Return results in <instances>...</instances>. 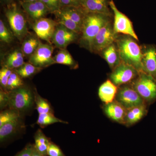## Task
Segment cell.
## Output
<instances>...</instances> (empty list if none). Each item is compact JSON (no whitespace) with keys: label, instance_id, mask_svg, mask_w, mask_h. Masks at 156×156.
I'll return each mask as SVG.
<instances>
[{"label":"cell","instance_id":"cell-19","mask_svg":"<svg viewBox=\"0 0 156 156\" xmlns=\"http://www.w3.org/2000/svg\"><path fill=\"white\" fill-rule=\"evenodd\" d=\"M147 111L145 104L127 110L124 123L132 125L137 122L145 115Z\"/></svg>","mask_w":156,"mask_h":156},{"label":"cell","instance_id":"cell-16","mask_svg":"<svg viewBox=\"0 0 156 156\" xmlns=\"http://www.w3.org/2000/svg\"><path fill=\"white\" fill-rule=\"evenodd\" d=\"M104 110L107 116L115 122L121 123L125 122L127 109L116 101L107 104Z\"/></svg>","mask_w":156,"mask_h":156},{"label":"cell","instance_id":"cell-40","mask_svg":"<svg viewBox=\"0 0 156 156\" xmlns=\"http://www.w3.org/2000/svg\"><path fill=\"white\" fill-rule=\"evenodd\" d=\"M5 2H12L13 0H3Z\"/></svg>","mask_w":156,"mask_h":156},{"label":"cell","instance_id":"cell-29","mask_svg":"<svg viewBox=\"0 0 156 156\" xmlns=\"http://www.w3.org/2000/svg\"><path fill=\"white\" fill-rule=\"evenodd\" d=\"M20 117V114L19 112L15 110L9 108L4 111L0 114V127Z\"/></svg>","mask_w":156,"mask_h":156},{"label":"cell","instance_id":"cell-39","mask_svg":"<svg viewBox=\"0 0 156 156\" xmlns=\"http://www.w3.org/2000/svg\"><path fill=\"white\" fill-rule=\"evenodd\" d=\"M31 156H44L42 155L35 148L34 145L33 150Z\"/></svg>","mask_w":156,"mask_h":156},{"label":"cell","instance_id":"cell-7","mask_svg":"<svg viewBox=\"0 0 156 156\" xmlns=\"http://www.w3.org/2000/svg\"><path fill=\"white\" fill-rule=\"evenodd\" d=\"M121 86L118 89L115 100L126 109L145 104L144 101L132 86L126 84Z\"/></svg>","mask_w":156,"mask_h":156},{"label":"cell","instance_id":"cell-2","mask_svg":"<svg viewBox=\"0 0 156 156\" xmlns=\"http://www.w3.org/2000/svg\"><path fill=\"white\" fill-rule=\"evenodd\" d=\"M110 16L97 13H87L82 27L81 41L91 51L92 43L99 31L110 22Z\"/></svg>","mask_w":156,"mask_h":156},{"label":"cell","instance_id":"cell-13","mask_svg":"<svg viewBox=\"0 0 156 156\" xmlns=\"http://www.w3.org/2000/svg\"><path fill=\"white\" fill-rule=\"evenodd\" d=\"M23 9L34 20L45 17L49 13V9L41 0L35 2H28L20 1Z\"/></svg>","mask_w":156,"mask_h":156},{"label":"cell","instance_id":"cell-32","mask_svg":"<svg viewBox=\"0 0 156 156\" xmlns=\"http://www.w3.org/2000/svg\"><path fill=\"white\" fill-rule=\"evenodd\" d=\"M13 35L5 25L2 20H0V39L7 44H9L13 40Z\"/></svg>","mask_w":156,"mask_h":156},{"label":"cell","instance_id":"cell-15","mask_svg":"<svg viewBox=\"0 0 156 156\" xmlns=\"http://www.w3.org/2000/svg\"><path fill=\"white\" fill-rule=\"evenodd\" d=\"M82 9L87 13H97L111 16L112 12L108 0H85Z\"/></svg>","mask_w":156,"mask_h":156},{"label":"cell","instance_id":"cell-30","mask_svg":"<svg viewBox=\"0 0 156 156\" xmlns=\"http://www.w3.org/2000/svg\"><path fill=\"white\" fill-rule=\"evenodd\" d=\"M35 103L39 114L53 113V110L48 101L35 93Z\"/></svg>","mask_w":156,"mask_h":156},{"label":"cell","instance_id":"cell-23","mask_svg":"<svg viewBox=\"0 0 156 156\" xmlns=\"http://www.w3.org/2000/svg\"><path fill=\"white\" fill-rule=\"evenodd\" d=\"M57 18V22L69 29L78 34H81V28L65 13L59 10L53 13Z\"/></svg>","mask_w":156,"mask_h":156},{"label":"cell","instance_id":"cell-10","mask_svg":"<svg viewBox=\"0 0 156 156\" xmlns=\"http://www.w3.org/2000/svg\"><path fill=\"white\" fill-rule=\"evenodd\" d=\"M110 22L106 23L95 36L92 43V52H101L105 48L114 43L117 38Z\"/></svg>","mask_w":156,"mask_h":156},{"label":"cell","instance_id":"cell-3","mask_svg":"<svg viewBox=\"0 0 156 156\" xmlns=\"http://www.w3.org/2000/svg\"><path fill=\"white\" fill-rule=\"evenodd\" d=\"M9 92V108L20 113L28 111L35 103V94L25 87H21Z\"/></svg>","mask_w":156,"mask_h":156},{"label":"cell","instance_id":"cell-36","mask_svg":"<svg viewBox=\"0 0 156 156\" xmlns=\"http://www.w3.org/2000/svg\"><path fill=\"white\" fill-rule=\"evenodd\" d=\"M48 154L49 156H65L58 146L52 142L49 144Z\"/></svg>","mask_w":156,"mask_h":156},{"label":"cell","instance_id":"cell-8","mask_svg":"<svg viewBox=\"0 0 156 156\" xmlns=\"http://www.w3.org/2000/svg\"><path fill=\"white\" fill-rule=\"evenodd\" d=\"M53 47L52 45L40 43L33 54L30 56L29 62L42 69L56 63L52 57Z\"/></svg>","mask_w":156,"mask_h":156},{"label":"cell","instance_id":"cell-17","mask_svg":"<svg viewBox=\"0 0 156 156\" xmlns=\"http://www.w3.org/2000/svg\"><path fill=\"white\" fill-rule=\"evenodd\" d=\"M118 89L117 86L111 80H108L99 87L98 96L105 104L111 103L115 98Z\"/></svg>","mask_w":156,"mask_h":156},{"label":"cell","instance_id":"cell-37","mask_svg":"<svg viewBox=\"0 0 156 156\" xmlns=\"http://www.w3.org/2000/svg\"><path fill=\"white\" fill-rule=\"evenodd\" d=\"M9 92L2 88L0 91V107L3 109L9 105Z\"/></svg>","mask_w":156,"mask_h":156},{"label":"cell","instance_id":"cell-27","mask_svg":"<svg viewBox=\"0 0 156 156\" xmlns=\"http://www.w3.org/2000/svg\"><path fill=\"white\" fill-rule=\"evenodd\" d=\"M53 58L56 63L58 64L69 66H73L75 64V61L72 56L66 49L60 50Z\"/></svg>","mask_w":156,"mask_h":156},{"label":"cell","instance_id":"cell-14","mask_svg":"<svg viewBox=\"0 0 156 156\" xmlns=\"http://www.w3.org/2000/svg\"><path fill=\"white\" fill-rule=\"evenodd\" d=\"M142 71L156 79V49L150 46L142 51Z\"/></svg>","mask_w":156,"mask_h":156},{"label":"cell","instance_id":"cell-20","mask_svg":"<svg viewBox=\"0 0 156 156\" xmlns=\"http://www.w3.org/2000/svg\"><path fill=\"white\" fill-rule=\"evenodd\" d=\"M101 52L103 58L113 69L121 62L118 48L114 43L105 48Z\"/></svg>","mask_w":156,"mask_h":156},{"label":"cell","instance_id":"cell-26","mask_svg":"<svg viewBox=\"0 0 156 156\" xmlns=\"http://www.w3.org/2000/svg\"><path fill=\"white\" fill-rule=\"evenodd\" d=\"M56 123H67L66 122L59 119L54 115L53 113H47L39 114L37 124L41 128Z\"/></svg>","mask_w":156,"mask_h":156},{"label":"cell","instance_id":"cell-41","mask_svg":"<svg viewBox=\"0 0 156 156\" xmlns=\"http://www.w3.org/2000/svg\"><path fill=\"white\" fill-rule=\"evenodd\" d=\"M37 1H39V0H37Z\"/></svg>","mask_w":156,"mask_h":156},{"label":"cell","instance_id":"cell-35","mask_svg":"<svg viewBox=\"0 0 156 156\" xmlns=\"http://www.w3.org/2000/svg\"><path fill=\"white\" fill-rule=\"evenodd\" d=\"M85 0H60V9L64 7L82 8Z\"/></svg>","mask_w":156,"mask_h":156},{"label":"cell","instance_id":"cell-28","mask_svg":"<svg viewBox=\"0 0 156 156\" xmlns=\"http://www.w3.org/2000/svg\"><path fill=\"white\" fill-rule=\"evenodd\" d=\"M41 69L36 67L30 63H24L23 65L15 70V72L21 78H28L38 72Z\"/></svg>","mask_w":156,"mask_h":156},{"label":"cell","instance_id":"cell-38","mask_svg":"<svg viewBox=\"0 0 156 156\" xmlns=\"http://www.w3.org/2000/svg\"><path fill=\"white\" fill-rule=\"evenodd\" d=\"M33 148L34 145L27 144L21 151L17 154L16 156H31Z\"/></svg>","mask_w":156,"mask_h":156},{"label":"cell","instance_id":"cell-34","mask_svg":"<svg viewBox=\"0 0 156 156\" xmlns=\"http://www.w3.org/2000/svg\"><path fill=\"white\" fill-rule=\"evenodd\" d=\"M48 7L50 13H54L60 9V0H41Z\"/></svg>","mask_w":156,"mask_h":156},{"label":"cell","instance_id":"cell-22","mask_svg":"<svg viewBox=\"0 0 156 156\" xmlns=\"http://www.w3.org/2000/svg\"><path fill=\"white\" fill-rule=\"evenodd\" d=\"M23 56L22 50H15L8 56L4 66L11 69L19 68L24 64Z\"/></svg>","mask_w":156,"mask_h":156},{"label":"cell","instance_id":"cell-33","mask_svg":"<svg viewBox=\"0 0 156 156\" xmlns=\"http://www.w3.org/2000/svg\"><path fill=\"white\" fill-rule=\"evenodd\" d=\"M12 69L4 66L0 71V83L3 89L6 90L8 81L12 73Z\"/></svg>","mask_w":156,"mask_h":156},{"label":"cell","instance_id":"cell-11","mask_svg":"<svg viewBox=\"0 0 156 156\" xmlns=\"http://www.w3.org/2000/svg\"><path fill=\"white\" fill-rule=\"evenodd\" d=\"M58 24L57 21L53 20L43 17L35 20L33 25V28L39 38L50 44Z\"/></svg>","mask_w":156,"mask_h":156},{"label":"cell","instance_id":"cell-18","mask_svg":"<svg viewBox=\"0 0 156 156\" xmlns=\"http://www.w3.org/2000/svg\"><path fill=\"white\" fill-rule=\"evenodd\" d=\"M23 122L21 118L11 121L0 127V141L3 142L20 129L23 128Z\"/></svg>","mask_w":156,"mask_h":156},{"label":"cell","instance_id":"cell-6","mask_svg":"<svg viewBox=\"0 0 156 156\" xmlns=\"http://www.w3.org/2000/svg\"><path fill=\"white\" fill-rule=\"evenodd\" d=\"M109 6L114 13V22L113 29L116 34H122L132 37L138 41L134 31L132 22L125 14L119 11L113 0L109 1Z\"/></svg>","mask_w":156,"mask_h":156},{"label":"cell","instance_id":"cell-24","mask_svg":"<svg viewBox=\"0 0 156 156\" xmlns=\"http://www.w3.org/2000/svg\"><path fill=\"white\" fill-rule=\"evenodd\" d=\"M35 144L34 146L42 155H48V151L50 141L41 129L37 131L34 135Z\"/></svg>","mask_w":156,"mask_h":156},{"label":"cell","instance_id":"cell-9","mask_svg":"<svg viewBox=\"0 0 156 156\" xmlns=\"http://www.w3.org/2000/svg\"><path fill=\"white\" fill-rule=\"evenodd\" d=\"M139 73L133 66L121 61L113 69L110 78L115 85L119 87L134 80L138 76Z\"/></svg>","mask_w":156,"mask_h":156},{"label":"cell","instance_id":"cell-4","mask_svg":"<svg viewBox=\"0 0 156 156\" xmlns=\"http://www.w3.org/2000/svg\"><path fill=\"white\" fill-rule=\"evenodd\" d=\"M132 87L145 103H153L156 100V79L141 72L132 82Z\"/></svg>","mask_w":156,"mask_h":156},{"label":"cell","instance_id":"cell-25","mask_svg":"<svg viewBox=\"0 0 156 156\" xmlns=\"http://www.w3.org/2000/svg\"><path fill=\"white\" fill-rule=\"evenodd\" d=\"M40 43L38 39L34 37L26 39L23 43L21 50L23 55L30 56L37 50Z\"/></svg>","mask_w":156,"mask_h":156},{"label":"cell","instance_id":"cell-5","mask_svg":"<svg viewBox=\"0 0 156 156\" xmlns=\"http://www.w3.org/2000/svg\"><path fill=\"white\" fill-rule=\"evenodd\" d=\"M5 13L14 35L19 40H21L27 32V22L24 15L15 4L8 5Z\"/></svg>","mask_w":156,"mask_h":156},{"label":"cell","instance_id":"cell-21","mask_svg":"<svg viewBox=\"0 0 156 156\" xmlns=\"http://www.w3.org/2000/svg\"><path fill=\"white\" fill-rule=\"evenodd\" d=\"M59 9L67 14L82 30L84 18L87 14L82 8L74 7H64Z\"/></svg>","mask_w":156,"mask_h":156},{"label":"cell","instance_id":"cell-31","mask_svg":"<svg viewBox=\"0 0 156 156\" xmlns=\"http://www.w3.org/2000/svg\"><path fill=\"white\" fill-rule=\"evenodd\" d=\"M23 82L21 78L16 72H12L7 83L6 90L11 91L14 89L20 88L23 86Z\"/></svg>","mask_w":156,"mask_h":156},{"label":"cell","instance_id":"cell-12","mask_svg":"<svg viewBox=\"0 0 156 156\" xmlns=\"http://www.w3.org/2000/svg\"><path fill=\"white\" fill-rule=\"evenodd\" d=\"M78 34L58 23L53 34L52 42L57 48L61 50L66 49L69 45L76 40Z\"/></svg>","mask_w":156,"mask_h":156},{"label":"cell","instance_id":"cell-1","mask_svg":"<svg viewBox=\"0 0 156 156\" xmlns=\"http://www.w3.org/2000/svg\"><path fill=\"white\" fill-rule=\"evenodd\" d=\"M132 37L126 35L117 37L115 41L121 61L134 67L139 73L142 71L143 52Z\"/></svg>","mask_w":156,"mask_h":156}]
</instances>
